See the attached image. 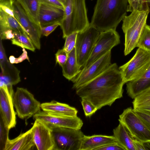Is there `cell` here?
Returning a JSON list of instances; mask_svg holds the SVG:
<instances>
[{"label": "cell", "mask_w": 150, "mask_h": 150, "mask_svg": "<svg viewBox=\"0 0 150 150\" xmlns=\"http://www.w3.org/2000/svg\"><path fill=\"white\" fill-rule=\"evenodd\" d=\"M125 83L117 64L114 63L96 77L75 89L76 93L98 110L106 105L111 106L122 97Z\"/></svg>", "instance_id": "6da1fadb"}, {"label": "cell", "mask_w": 150, "mask_h": 150, "mask_svg": "<svg viewBox=\"0 0 150 150\" xmlns=\"http://www.w3.org/2000/svg\"><path fill=\"white\" fill-rule=\"evenodd\" d=\"M127 0H97L90 24L100 32L117 27L127 16Z\"/></svg>", "instance_id": "7a4b0ae2"}, {"label": "cell", "mask_w": 150, "mask_h": 150, "mask_svg": "<svg viewBox=\"0 0 150 150\" xmlns=\"http://www.w3.org/2000/svg\"><path fill=\"white\" fill-rule=\"evenodd\" d=\"M85 0H67L60 26L63 38L74 32H82L89 25Z\"/></svg>", "instance_id": "3957f363"}, {"label": "cell", "mask_w": 150, "mask_h": 150, "mask_svg": "<svg viewBox=\"0 0 150 150\" xmlns=\"http://www.w3.org/2000/svg\"><path fill=\"white\" fill-rule=\"evenodd\" d=\"M150 11L149 7L142 11L135 10L122 20V29L124 33V54L126 56L136 47L143 31L146 25Z\"/></svg>", "instance_id": "277c9868"}, {"label": "cell", "mask_w": 150, "mask_h": 150, "mask_svg": "<svg viewBox=\"0 0 150 150\" xmlns=\"http://www.w3.org/2000/svg\"><path fill=\"white\" fill-rule=\"evenodd\" d=\"M150 66V52L138 48L131 59L119 69L126 83L141 77Z\"/></svg>", "instance_id": "5b68a950"}, {"label": "cell", "mask_w": 150, "mask_h": 150, "mask_svg": "<svg viewBox=\"0 0 150 150\" xmlns=\"http://www.w3.org/2000/svg\"><path fill=\"white\" fill-rule=\"evenodd\" d=\"M54 143L53 150H79L84 136L81 129L50 127Z\"/></svg>", "instance_id": "8992f818"}, {"label": "cell", "mask_w": 150, "mask_h": 150, "mask_svg": "<svg viewBox=\"0 0 150 150\" xmlns=\"http://www.w3.org/2000/svg\"><path fill=\"white\" fill-rule=\"evenodd\" d=\"M100 32L90 24L77 33L75 50L77 62L81 69L89 57Z\"/></svg>", "instance_id": "52a82bcc"}, {"label": "cell", "mask_w": 150, "mask_h": 150, "mask_svg": "<svg viewBox=\"0 0 150 150\" xmlns=\"http://www.w3.org/2000/svg\"><path fill=\"white\" fill-rule=\"evenodd\" d=\"M134 138L143 142L150 143V129L142 121L134 109L128 108L119 115L118 120Z\"/></svg>", "instance_id": "ba28073f"}, {"label": "cell", "mask_w": 150, "mask_h": 150, "mask_svg": "<svg viewBox=\"0 0 150 150\" xmlns=\"http://www.w3.org/2000/svg\"><path fill=\"white\" fill-rule=\"evenodd\" d=\"M14 106L18 116L27 119L40 111L41 104L26 89L17 88L13 97Z\"/></svg>", "instance_id": "9c48e42d"}, {"label": "cell", "mask_w": 150, "mask_h": 150, "mask_svg": "<svg viewBox=\"0 0 150 150\" xmlns=\"http://www.w3.org/2000/svg\"><path fill=\"white\" fill-rule=\"evenodd\" d=\"M111 51H109L80 72L71 81L72 88L76 89L84 85L98 76L112 64Z\"/></svg>", "instance_id": "30bf717a"}, {"label": "cell", "mask_w": 150, "mask_h": 150, "mask_svg": "<svg viewBox=\"0 0 150 150\" xmlns=\"http://www.w3.org/2000/svg\"><path fill=\"white\" fill-rule=\"evenodd\" d=\"M120 43V36L116 30H110L100 32L89 57L82 69L87 67L111 51L113 47Z\"/></svg>", "instance_id": "8fae6325"}, {"label": "cell", "mask_w": 150, "mask_h": 150, "mask_svg": "<svg viewBox=\"0 0 150 150\" xmlns=\"http://www.w3.org/2000/svg\"><path fill=\"white\" fill-rule=\"evenodd\" d=\"M13 8L16 18L29 37L35 47L40 49L41 33L40 26L32 21L19 3L15 0Z\"/></svg>", "instance_id": "7c38bea8"}, {"label": "cell", "mask_w": 150, "mask_h": 150, "mask_svg": "<svg viewBox=\"0 0 150 150\" xmlns=\"http://www.w3.org/2000/svg\"><path fill=\"white\" fill-rule=\"evenodd\" d=\"M33 119L42 122L49 127H64L81 129L83 123L77 116L67 117L40 111L33 116Z\"/></svg>", "instance_id": "4fadbf2b"}, {"label": "cell", "mask_w": 150, "mask_h": 150, "mask_svg": "<svg viewBox=\"0 0 150 150\" xmlns=\"http://www.w3.org/2000/svg\"><path fill=\"white\" fill-rule=\"evenodd\" d=\"M0 114L8 128L15 127L16 123L14 109V92L12 85H0Z\"/></svg>", "instance_id": "5bb4252c"}, {"label": "cell", "mask_w": 150, "mask_h": 150, "mask_svg": "<svg viewBox=\"0 0 150 150\" xmlns=\"http://www.w3.org/2000/svg\"><path fill=\"white\" fill-rule=\"evenodd\" d=\"M33 139L38 150H53L54 143L50 128L42 122L35 120L32 127Z\"/></svg>", "instance_id": "9a60e30c"}, {"label": "cell", "mask_w": 150, "mask_h": 150, "mask_svg": "<svg viewBox=\"0 0 150 150\" xmlns=\"http://www.w3.org/2000/svg\"><path fill=\"white\" fill-rule=\"evenodd\" d=\"M0 64L1 72L0 85H15L20 81L19 71L7 59L3 47H0Z\"/></svg>", "instance_id": "2e32d148"}, {"label": "cell", "mask_w": 150, "mask_h": 150, "mask_svg": "<svg viewBox=\"0 0 150 150\" xmlns=\"http://www.w3.org/2000/svg\"><path fill=\"white\" fill-rule=\"evenodd\" d=\"M64 13L63 9L47 4L41 3L39 14L40 27L55 24L60 25Z\"/></svg>", "instance_id": "e0dca14e"}, {"label": "cell", "mask_w": 150, "mask_h": 150, "mask_svg": "<svg viewBox=\"0 0 150 150\" xmlns=\"http://www.w3.org/2000/svg\"><path fill=\"white\" fill-rule=\"evenodd\" d=\"M150 88V66L140 78L126 83L128 96L134 99L144 91Z\"/></svg>", "instance_id": "ac0fdd59"}, {"label": "cell", "mask_w": 150, "mask_h": 150, "mask_svg": "<svg viewBox=\"0 0 150 150\" xmlns=\"http://www.w3.org/2000/svg\"><path fill=\"white\" fill-rule=\"evenodd\" d=\"M35 145L31 128L14 139H9L5 150H30Z\"/></svg>", "instance_id": "d6986e66"}, {"label": "cell", "mask_w": 150, "mask_h": 150, "mask_svg": "<svg viewBox=\"0 0 150 150\" xmlns=\"http://www.w3.org/2000/svg\"><path fill=\"white\" fill-rule=\"evenodd\" d=\"M117 142L113 136L94 135L83 136L79 150H95L107 144Z\"/></svg>", "instance_id": "ffe728a7"}, {"label": "cell", "mask_w": 150, "mask_h": 150, "mask_svg": "<svg viewBox=\"0 0 150 150\" xmlns=\"http://www.w3.org/2000/svg\"><path fill=\"white\" fill-rule=\"evenodd\" d=\"M43 111L49 113L67 117L77 116V110L69 105L53 100L41 104Z\"/></svg>", "instance_id": "44dd1931"}, {"label": "cell", "mask_w": 150, "mask_h": 150, "mask_svg": "<svg viewBox=\"0 0 150 150\" xmlns=\"http://www.w3.org/2000/svg\"><path fill=\"white\" fill-rule=\"evenodd\" d=\"M113 132L117 142L126 150H135L133 143L134 138L122 124L120 122Z\"/></svg>", "instance_id": "7402d4cb"}, {"label": "cell", "mask_w": 150, "mask_h": 150, "mask_svg": "<svg viewBox=\"0 0 150 150\" xmlns=\"http://www.w3.org/2000/svg\"><path fill=\"white\" fill-rule=\"evenodd\" d=\"M62 68L63 76L69 81H71L80 72L81 68L77 63L75 47L68 54L67 61Z\"/></svg>", "instance_id": "603a6c76"}, {"label": "cell", "mask_w": 150, "mask_h": 150, "mask_svg": "<svg viewBox=\"0 0 150 150\" xmlns=\"http://www.w3.org/2000/svg\"><path fill=\"white\" fill-rule=\"evenodd\" d=\"M16 1L20 4L30 19L39 25V14L41 3L40 0Z\"/></svg>", "instance_id": "cb8c5ba5"}, {"label": "cell", "mask_w": 150, "mask_h": 150, "mask_svg": "<svg viewBox=\"0 0 150 150\" xmlns=\"http://www.w3.org/2000/svg\"><path fill=\"white\" fill-rule=\"evenodd\" d=\"M5 28H9L17 32L26 33L15 18L0 10V29Z\"/></svg>", "instance_id": "d4e9b609"}, {"label": "cell", "mask_w": 150, "mask_h": 150, "mask_svg": "<svg viewBox=\"0 0 150 150\" xmlns=\"http://www.w3.org/2000/svg\"><path fill=\"white\" fill-rule=\"evenodd\" d=\"M11 40L12 44L33 52L35 50V46L29 37L26 33L14 31V37Z\"/></svg>", "instance_id": "484cf974"}, {"label": "cell", "mask_w": 150, "mask_h": 150, "mask_svg": "<svg viewBox=\"0 0 150 150\" xmlns=\"http://www.w3.org/2000/svg\"><path fill=\"white\" fill-rule=\"evenodd\" d=\"M132 103L134 109L150 105V88L144 91L135 97Z\"/></svg>", "instance_id": "4316f807"}, {"label": "cell", "mask_w": 150, "mask_h": 150, "mask_svg": "<svg viewBox=\"0 0 150 150\" xmlns=\"http://www.w3.org/2000/svg\"><path fill=\"white\" fill-rule=\"evenodd\" d=\"M10 129L0 114V150H5L7 143L9 139L8 133Z\"/></svg>", "instance_id": "83f0119b"}, {"label": "cell", "mask_w": 150, "mask_h": 150, "mask_svg": "<svg viewBox=\"0 0 150 150\" xmlns=\"http://www.w3.org/2000/svg\"><path fill=\"white\" fill-rule=\"evenodd\" d=\"M137 47L150 52V26L146 25L139 40Z\"/></svg>", "instance_id": "f1b7e54d"}, {"label": "cell", "mask_w": 150, "mask_h": 150, "mask_svg": "<svg viewBox=\"0 0 150 150\" xmlns=\"http://www.w3.org/2000/svg\"><path fill=\"white\" fill-rule=\"evenodd\" d=\"M78 32H74L65 38V41L63 49L69 54L75 47Z\"/></svg>", "instance_id": "f546056e"}, {"label": "cell", "mask_w": 150, "mask_h": 150, "mask_svg": "<svg viewBox=\"0 0 150 150\" xmlns=\"http://www.w3.org/2000/svg\"><path fill=\"white\" fill-rule=\"evenodd\" d=\"M129 3L127 11L132 12L134 10H143L148 7V3H143L142 0H127Z\"/></svg>", "instance_id": "4dcf8cb0"}, {"label": "cell", "mask_w": 150, "mask_h": 150, "mask_svg": "<svg viewBox=\"0 0 150 150\" xmlns=\"http://www.w3.org/2000/svg\"><path fill=\"white\" fill-rule=\"evenodd\" d=\"M81 104L85 116L90 117L98 110L90 102L84 99H81Z\"/></svg>", "instance_id": "1f68e13d"}, {"label": "cell", "mask_w": 150, "mask_h": 150, "mask_svg": "<svg viewBox=\"0 0 150 150\" xmlns=\"http://www.w3.org/2000/svg\"><path fill=\"white\" fill-rule=\"evenodd\" d=\"M68 54L63 48L59 50L55 54L56 63H58L62 67L65 64Z\"/></svg>", "instance_id": "d6a6232c"}, {"label": "cell", "mask_w": 150, "mask_h": 150, "mask_svg": "<svg viewBox=\"0 0 150 150\" xmlns=\"http://www.w3.org/2000/svg\"><path fill=\"white\" fill-rule=\"evenodd\" d=\"M95 150H126L117 142L109 143L96 148Z\"/></svg>", "instance_id": "836d02e7"}, {"label": "cell", "mask_w": 150, "mask_h": 150, "mask_svg": "<svg viewBox=\"0 0 150 150\" xmlns=\"http://www.w3.org/2000/svg\"><path fill=\"white\" fill-rule=\"evenodd\" d=\"M14 31L9 28L0 29V39L11 40L14 37Z\"/></svg>", "instance_id": "e575fe53"}, {"label": "cell", "mask_w": 150, "mask_h": 150, "mask_svg": "<svg viewBox=\"0 0 150 150\" xmlns=\"http://www.w3.org/2000/svg\"><path fill=\"white\" fill-rule=\"evenodd\" d=\"M133 143L135 150H150V144L149 142H143L134 138Z\"/></svg>", "instance_id": "d590c367"}, {"label": "cell", "mask_w": 150, "mask_h": 150, "mask_svg": "<svg viewBox=\"0 0 150 150\" xmlns=\"http://www.w3.org/2000/svg\"><path fill=\"white\" fill-rule=\"evenodd\" d=\"M59 24H55L46 26H40V30L42 35L47 36L58 26Z\"/></svg>", "instance_id": "8d00e7d4"}, {"label": "cell", "mask_w": 150, "mask_h": 150, "mask_svg": "<svg viewBox=\"0 0 150 150\" xmlns=\"http://www.w3.org/2000/svg\"><path fill=\"white\" fill-rule=\"evenodd\" d=\"M134 110L142 121L150 129V115L136 109Z\"/></svg>", "instance_id": "74e56055"}, {"label": "cell", "mask_w": 150, "mask_h": 150, "mask_svg": "<svg viewBox=\"0 0 150 150\" xmlns=\"http://www.w3.org/2000/svg\"><path fill=\"white\" fill-rule=\"evenodd\" d=\"M23 54L18 58H15L13 56H11L10 57L9 60L11 63H18L21 62L25 59H27L29 61L27 52L24 48H23Z\"/></svg>", "instance_id": "f35d334b"}, {"label": "cell", "mask_w": 150, "mask_h": 150, "mask_svg": "<svg viewBox=\"0 0 150 150\" xmlns=\"http://www.w3.org/2000/svg\"><path fill=\"white\" fill-rule=\"evenodd\" d=\"M40 3L47 4L64 10V6L58 0H40Z\"/></svg>", "instance_id": "ab89813d"}, {"label": "cell", "mask_w": 150, "mask_h": 150, "mask_svg": "<svg viewBox=\"0 0 150 150\" xmlns=\"http://www.w3.org/2000/svg\"><path fill=\"white\" fill-rule=\"evenodd\" d=\"M15 0H0V6L13 9V4Z\"/></svg>", "instance_id": "60d3db41"}, {"label": "cell", "mask_w": 150, "mask_h": 150, "mask_svg": "<svg viewBox=\"0 0 150 150\" xmlns=\"http://www.w3.org/2000/svg\"><path fill=\"white\" fill-rule=\"evenodd\" d=\"M135 109H136L150 115V105Z\"/></svg>", "instance_id": "b9f144b4"}, {"label": "cell", "mask_w": 150, "mask_h": 150, "mask_svg": "<svg viewBox=\"0 0 150 150\" xmlns=\"http://www.w3.org/2000/svg\"><path fill=\"white\" fill-rule=\"evenodd\" d=\"M58 0L59 1H60L62 4L65 7V6L66 4V3L67 0Z\"/></svg>", "instance_id": "7bdbcfd3"}, {"label": "cell", "mask_w": 150, "mask_h": 150, "mask_svg": "<svg viewBox=\"0 0 150 150\" xmlns=\"http://www.w3.org/2000/svg\"><path fill=\"white\" fill-rule=\"evenodd\" d=\"M143 3L144 4L148 3L150 2V0H142Z\"/></svg>", "instance_id": "ee69618b"}, {"label": "cell", "mask_w": 150, "mask_h": 150, "mask_svg": "<svg viewBox=\"0 0 150 150\" xmlns=\"http://www.w3.org/2000/svg\"><path fill=\"white\" fill-rule=\"evenodd\" d=\"M149 3H150V2Z\"/></svg>", "instance_id": "f6af8a7d"}]
</instances>
